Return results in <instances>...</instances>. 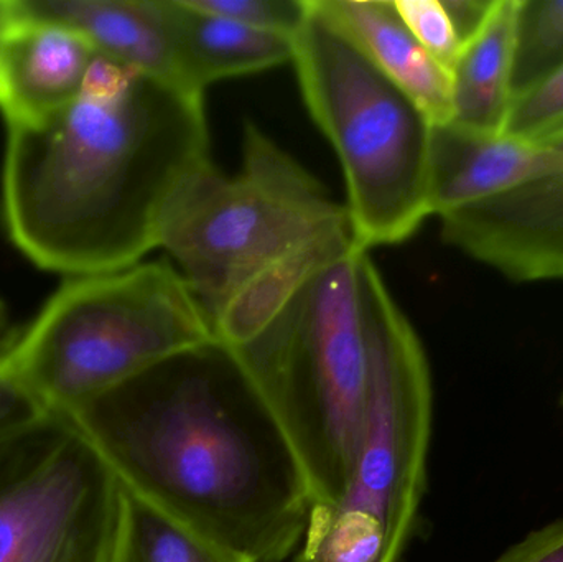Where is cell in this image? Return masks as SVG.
Segmentation results:
<instances>
[{"mask_svg":"<svg viewBox=\"0 0 563 562\" xmlns=\"http://www.w3.org/2000/svg\"><path fill=\"white\" fill-rule=\"evenodd\" d=\"M213 339L177 267L141 263L69 277L3 362L46 411L71 416L155 363Z\"/></svg>","mask_w":563,"mask_h":562,"instance_id":"cell-6","label":"cell"},{"mask_svg":"<svg viewBox=\"0 0 563 562\" xmlns=\"http://www.w3.org/2000/svg\"><path fill=\"white\" fill-rule=\"evenodd\" d=\"M16 9L20 19L75 30L132 71L178 85L164 0H16Z\"/></svg>","mask_w":563,"mask_h":562,"instance_id":"cell-12","label":"cell"},{"mask_svg":"<svg viewBox=\"0 0 563 562\" xmlns=\"http://www.w3.org/2000/svg\"><path fill=\"white\" fill-rule=\"evenodd\" d=\"M493 562H563V518L529 535Z\"/></svg>","mask_w":563,"mask_h":562,"instance_id":"cell-23","label":"cell"},{"mask_svg":"<svg viewBox=\"0 0 563 562\" xmlns=\"http://www.w3.org/2000/svg\"><path fill=\"white\" fill-rule=\"evenodd\" d=\"M112 562H247L155 510L124 488V517Z\"/></svg>","mask_w":563,"mask_h":562,"instance_id":"cell-17","label":"cell"},{"mask_svg":"<svg viewBox=\"0 0 563 562\" xmlns=\"http://www.w3.org/2000/svg\"><path fill=\"white\" fill-rule=\"evenodd\" d=\"M124 487L71 416L0 441V562H112Z\"/></svg>","mask_w":563,"mask_h":562,"instance_id":"cell-8","label":"cell"},{"mask_svg":"<svg viewBox=\"0 0 563 562\" xmlns=\"http://www.w3.org/2000/svg\"><path fill=\"white\" fill-rule=\"evenodd\" d=\"M394 5L417 42L452 73L463 45L442 0H394Z\"/></svg>","mask_w":563,"mask_h":562,"instance_id":"cell-21","label":"cell"},{"mask_svg":"<svg viewBox=\"0 0 563 562\" xmlns=\"http://www.w3.org/2000/svg\"><path fill=\"white\" fill-rule=\"evenodd\" d=\"M563 69V0H518L512 96L526 95Z\"/></svg>","mask_w":563,"mask_h":562,"instance_id":"cell-18","label":"cell"},{"mask_svg":"<svg viewBox=\"0 0 563 562\" xmlns=\"http://www.w3.org/2000/svg\"><path fill=\"white\" fill-rule=\"evenodd\" d=\"M344 228H353L346 207L247 122L240 174L227 177L213 162L197 172L172 201L158 247L174 257L213 329L218 313L251 277Z\"/></svg>","mask_w":563,"mask_h":562,"instance_id":"cell-7","label":"cell"},{"mask_svg":"<svg viewBox=\"0 0 563 562\" xmlns=\"http://www.w3.org/2000/svg\"><path fill=\"white\" fill-rule=\"evenodd\" d=\"M291 63L314 124L340 158L357 244L369 251L409 240L432 217V122L314 0Z\"/></svg>","mask_w":563,"mask_h":562,"instance_id":"cell-5","label":"cell"},{"mask_svg":"<svg viewBox=\"0 0 563 562\" xmlns=\"http://www.w3.org/2000/svg\"><path fill=\"white\" fill-rule=\"evenodd\" d=\"M125 491L247 562H282L311 510L303 471L236 352L175 353L71 415Z\"/></svg>","mask_w":563,"mask_h":562,"instance_id":"cell-1","label":"cell"},{"mask_svg":"<svg viewBox=\"0 0 563 562\" xmlns=\"http://www.w3.org/2000/svg\"><path fill=\"white\" fill-rule=\"evenodd\" d=\"M367 256L369 251L354 246L318 271L254 339L231 346L294 451L311 507L343 497L360 445Z\"/></svg>","mask_w":563,"mask_h":562,"instance_id":"cell-4","label":"cell"},{"mask_svg":"<svg viewBox=\"0 0 563 562\" xmlns=\"http://www.w3.org/2000/svg\"><path fill=\"white\" fill-rule=\"evenodd\" d=\"M363 293L367 393L353 472L336 504L311 507L295 562H399L426 492L429 360L371 256Z\"/></svg>","mask_w":563,"mask_h":562,"instance_id":"cell-3","label":"cell"},{"mask_svg":"<svg viewBox=\"0 0 563 562\" xmlns=\"http://www.w3.org/2000/svg\"><path fill=\"white\" fill-rule=\"evenodd\" d=\"M205 12L217 13L251 29L294 38L308 15V0H188Z\"/></svg>","mask_w":563,"mask_h":562,"instance_id":"cell-20","label":"cell"},{"mask_svg":"<svg viewBox=\"0 0 563 562\" xmlns=\"http://www.w3.org/2000/svg\"><path fill=\"white\" fill-rule=\"evenodd\" d=\"M95 55L68 26L20 19L0 59V111L7 124H33L71 104Z\"/></svg>","mask_w":563,"mask_h":562,"instance_id":"cell-11","label":"cell"},{"mask_svg":"<svg viewBox=\"0 0 563 562\" xmlns=\"http://www.w3.org/2000/svg\"><path fill=\"white\" fill-rule=\"evenodd\" d=\"M357 244L353 228L323 234L264 267L233 294L213 323L214 339L244 345L266 329L298 290L328 264Z\"/></svg>","mask_w":563,"mask_h":562,"instance_id":"cell-16","label":"cell"},{"mask_svg":"<svg viewBox=\"0 0 563 562\" xmlns=\"http://www.w3.org/2000/svg\"><path fill=\"white\" fill-rule=\"evenodd\" d=\"M536 144L542 145V147H548L549 151L558 154L563 161V129L562 131L555 132L551 137L544 139V141L536 142Z\"/></svg>","mask_w":563,"mask_h":562,"instance_id":"cell-27","label":"cell"},{"mask_svg":"<svg viewBox=\"0 0 563 562\" xmlns=\"http://www.w3.org/2000/svg\"><path fill=\"white\" fill-rule=\"evenodd\" d=\"M15 335L16 330L13 329L12 322H10L9 310L0 300V359L9 352Z\"/></svg>","mask_w":563,"mask_h":562,"instance_id":"cell-26","label":"cell"},{"mask_svg":"<svg viewBox=\"0 0 563 562\" xmlns=\"http://www.w3.org/2000/svg\"><path fill=\"white\" fill-rule=\"evenodd\" d=\"M518 0H496L478 33L463 46L452 71L453 121L503 132L512 101Z\"/></svg>","mask_w":563,"mask_h":562,"instance_id":"cell-15","label":"cell"},{"mask_svg":"<svg viewBox=\"0 0 563 562\" xmlns=\"http://www.w3.org/2000/svg\"><path fill=\"white\" fill-rule=\"evenodd\" d=\"M439 218L446 244L509 280L563 279V170Z\"/></svg>","mask_w":563,"mask_h":562,"instance_id":"cell-9","label":"cell"},{"mask_svg":"<svg viewBox=\"0 0 563 562\" xmlns=\"http://www.w3.org/2000/svg\"><path fill=\"white\" fill-rule=\"evenodd\" d=\"M210 162L203 95L134 73L43 121L7 124L3 223L42 269H128L157 250L172 201Z\"/></svg>","mask_w":563,"mask_h":562,"instance_id":"cell-2","label":"cell"},{"mask_svg":"<svg viewBox=\"0 0 563 562\" xmlns=\"http://www.w3.org/2000/svg\"><path fill=\"white\" fill-rule=\"evenodd\" d=\"M455 26L460 42L465 46L485 25L496 0H442Z\"/></svg>","mask_w":563,"mask_h":562,"instance_id":"cell-24","label":"cell"},{"mask_svg":"<svg viewBox=\"0 0 563 562\" xmlns=\"http://www.w3.org/2000/svg\"><path fill=\"white\" fill-rule=\"evenodd\" d=\"M563 129V69L512 101L505 134L541 142Z\"/></svg>","mask_w":563,"mask_h":562,"instance_id":"cell-19","label":"cell"},{"mask_svg":"<svg viewBox=\"0 0 563 562\" xmlns=\"http://www.w3.org/2000/svg\"><path fill=\"white\" fill-rule=\"evenodd\" d=\"M563 170L548 147L505 132L479 131L459 122L433 124L429 147L430 214L511 190L525 181Z\"/></svg>","mask_w":563,"mask_h":562,"instance_id":"cell-10","label":"cell"},{"mask_svg":"<svg viewBox=\"0 0 563 562\" xmlns=\"http://www.w3.org/2000/svg\"><path fill=\"white\" fill-rule=\"evenodd\" d=\"M178 85L203 95L223 79L291 62L294 38L205 12L188 0H164Z\"/></svg>","mask_w":563,"mask_h":562,"instance_id":"cell-14","label":"cell"},{"mask_svg":"<svg viewBox=\"0 0 563 562\" xmlns=\"http://www.w3.org/2000/svg\"><path fill=\"white\" fill-rule=\"evenodd\" d=\"M20 16L16 0H0V59L13 30L19 25Z\"/></svg>","mask_w":563,"mask_h":562,"instance_id":"cell-25","label":"cell"},{"mask_svg":"<svg viewBox=\"0 0 563 562\" xmlns=\"http://www.w3.org/2000/svg\"><path fill=\"white\" fill-rule=\"evenodd\" d=\"M42 403L0 359V441L46 415Z\"/></svg>","mask_w":563,"mask_h":562,"instance_id":"cell-22","label":"cell"},{"mask_svg":"<svg viewBox=\"0 0 563 562\" xmlns=\"http://www.w3.org/2000/svg\"><path fill=\"white\" fill-rule=\"evenodd\" d=\"M354 45L400 89L432 124L453 121L452 73L407 29L394 0H314Z\"/></svg>","mask_w":563,"mask_h":562,"instance_id":"cell-13","label":"cell"}]
</instances>
